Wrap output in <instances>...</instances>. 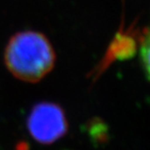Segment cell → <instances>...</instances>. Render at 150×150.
Returning a JSON list of instances; mask_svg holds the SVG:
<instances>
[{"instance_id":"cell-1","label":"cell","mask_w":150,"mask_h":150,"mask_svg":"<svg viewBox=\"0 0 150 150\" xmlns=\"http://www.w3.org/2000/svg\"><path fill=\"white\" fill-rule=\"evenodd\" d=\"M4 61L8 70L16 78L36 83L52 71L56 62V53L43 33L21 31L9 40Z\"/></svg>"},{"instance_id":"cell-2","label":"cell","mask_w":150,"mask_h":150,"mask_svg":"<svg viewBox=\"0 0 150 150\" xmlns=\"http://www.w3.org/2000/svg\"><path fill=\"white\" fill-rule=\"evenodd\" d=\"M30 136L37 142L51 144L65 136L68 123L61 106L53 103H40L31 109L26 121Z\"/></svg>"},{"instance_id":"cell-3","label":"cell","mask_w":150,"mask_h":150,"mask_svg":"<svg viewBox=\"0 0 150 150\" xmlns=\"http://www.w3.org/2000/svg\"><path fill=\"white\" fill-rule=\"evenodd\" d=\"M139 32L134 25H131L127 30H123V25L121 26L110 43L105 56L95 70H93L92 73L95 75V79L100 76L114 61H125L136 55Z\"/></svg>"},{"instance_id":"cell-4","label":"cell","mask_w":150,"mask_h":150,"mask_svg":"<svg viewBox=\"0 0 150 150\" xmlns=\"http://www.w3.org/2000/svg\"><path fill=\"white\" fill-rule=\"evenodd\" d=\"M87 132L92 142L96 144H103L108 140V128L103 120L96 117L87 123Z\"/></svg>"},{"instance_id":"cell-5","label":"cell","mask_w":150,"mask_h":150,"mask_svg":"<svg viewBox=\"0 0 150 150\" xmlns=\"http://www.w3.org/2000/svg\"><path fill=\"white\" fill-rule=\"evenodd\" d=\"M139 56L140 62L142 64V68L144 70L146 78H149V31L148 28H143L139 32Z\"/></svg>"},{"instance_id":"cell-6","label":"cell","mask_w":150,"mask_h":150,"mask_svg":"<svg viewBox=\"0 0 150 150\" xmlns=\"http://www.w3.org/2000/svg\"><path fill=\"white\" fill-rule=\"evenodd\" d=\"M17 150H28V145L26 142H20L17 145Z\"/></svg>"}]
</instances>
